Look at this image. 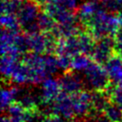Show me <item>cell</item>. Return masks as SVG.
Returning a JSON list of instances; mask_svg holds the SVG:
<instances>
[{"instance_id":"cell-10","label":"cell","mask_w":122,"mask_h":122,"mask_svg":"<svg viewBox=\"0 0 122 122\" xmlns=\"http://www.w3.org/2000/svg\"><path fill=\"white\" fill-rule=\"evenodd\" d=\"M29 75L30 68L22 61H19L10 77V82H13L17 85H24L26 83H29Z\"/></svg>"},{"instance_id":"cell-14","label":"cell","mask_w":122,"mask_h":122,"mask_svg":"<svg viewBox=\"0 0 122 122\" xmlns=\"http://www.w3.org/2000/svg\"><path fill=\"white\" fill-rule=\"evenodd\" d=\"M37 23L39 25L40 30L42 32H48L52 31V30L57 25L56 21L53 19L52 16H51L49 13H47L44 10H40L38 17H37Z\"/></svg>"},{"instance_id":"cell-7","label":"cell","mask_w":122,"mask_h":122,"mask_svg":"<svg viewBox=\"0 0 122 122\" xmlns=\"http://www.w3.org/2000/svg\"><path fill=\"white\" fill-rule=\"evenodd\" d=\"M112 83L115 85H122V57L114 52L111 58L104 65Z\"/></svg>"},{"instance_id":"cell-4","label":"cell","mask_w":122,"mask_h":122,"mask_svg":"<svg viewBox=\"0 0 122 122\" xmlns=\"http://www.w3.org/2000/svg\"><path fill=\"white\" fill-rule=\"evenodd\" d=\"M58 82L61 91L69 95H73L83 90V80L75 71H65L59 78Z\"/></svg>"},{"instance_id":"cell-19","label":"cell","mask_w":122,"mask_h":122,"mask_svg":"<svg viewBox=\"0 0 122 122\" xmlns=\"http://www.w3.org/2000/svg\"><path fill=\"white\" fill-rule=\"evenodd\" d=\"M1 25L3 29H7L13 31H20L21 29L20 23L15 14H2Z\"/></svg>"},{"instance_id":"cell-31","label":"cell","mask_w":122,"mask_h":122,"mask_svg":"<svg viewBox=\"0 0 122 122\" xmlns=\"http://www.w3.org/2000/svg\"><path fill=\"white\" fill-rule=\"evenodd\" d=\"M1 122H10V116L7 115H3L1 118Z\"/></svg>"},{"instance_id":"cell-33","label":"cell","mask_w":122,"mask_h":122,"mask_svg":"<svg viewBox=\"0 0 122 122\" xmlns=\"http://www.w3.org/2000/svg\"><path fill=\"white\" fill-rule=\"evenodd\" d=\"M116 53H118L119 55H121V57H122V51H119V52H116Z\"/></svg>"},{"instance_id":"cell-22","label":"cell","mask_w":122,"mask_h":122,"mask_svg":"<svg viewBox=\"0 0 122 122\" xmlns=\"http://www.w3.org/2000/svg\"><path fill=\"white\" fill-rule=\"evenodd\" d=\"M103 114L111 122H122V109L113 103H110Z\"/></svg>"},{"instance_id":"cell-11","label":"cell","mask_w":122,"mask_h":122,"mask_svg":"<svg viewBox=\"0 0 122 122\" xmlns=\"http://www.w3.org/2000/svg\"><path fill=\"white\" fill-rule=\"evenodd\" d=\"M20 60H15L8 54L2 55L1 59V73L3 76V81H10V77L13 73V71Z\"/></svg>"},{"instance_id":"cell-3","label":"cell","mask_w":122,"mask_h":122,"mask_svg":"<svg viewBox=\"0 0 122 122\" xmlns=\"http://www.w3.org/2000/svg\"><path fill=\"white\" fill-rule=\"evenodd\" d=\"M49 108L51 113H56L67 120H72L75 118L71 95L63 92H60L54 102L49 104Z\"/></svg>"},{"instance_id":"cell-27","label":"cell","mask_w":122,"mask_h":122,"mask_svg":"<svg viewBox=\"0 0 122 122\" xmlns=\"http://www.w3.org/2000/svg\"><path fill=\"white\" fill-rule=\"evenodd\" d=\"M58 5L61 7L71 10H77V5H76V0H54Z\"/></svg>"},{"instance_id":"cell-20","label":"cell","mask_w":122,"mask_h":122,"mask_svg":"<svg viewBox=\"0 0 122 122\" xmlns=\"http://www.w3.org/2000/svg\"><path fill=\"white\" fill-rule=\"evenodd\" d=\"M43 68L50 74H53L59 69L57 56L54 53H44L43 54Z\"/></svg>"},{"instance_id":"cell-23","label":"cell","mask_w":122,"mask_h":122,"mask_svg":"<svg viewBox=\"0 0 122 122\" xmlns=\"http://www.w3.org/2000/svg\"><path fill=\"white\" fill-rule=\"evenodd\" d=\"M65 46H66V53H68L71 57L81 53L77 35H72V36L66 38L65 39Z\"/></svg>"},{"instance_id":"cell-25","label":"cell","mask_w":122,"mask_h":122,"mask_svg":"<svg viewBox=\"0 0 122 122\" xmlns=\"http://www.w3.org/2000/svg\"><path fill=\"white\" fill-rule=\"evenodd\" d=\"M57 56V62H58V67L61 69L64 72L71 71V59L72 57L69 55L68 53H63Z\"/></svg>"},{"instance_id":"cell-18","label":"cell","mask_w":122,"mask_h":122,"mask_svg":"<svg viewBox=\"0 0 122 122\" xmlns=\"http://www.w3.org/2000/svg\"><path fill=\"white\" fill-rule=\"evenodd\" d=\"M92 58L86 54L79 53L75 56H72L71 59V70L75 71H85L90 64L92 63Z\"/></svg>"},{"instance_id":"cell-17","label":"cell","mask_w":122,"mask_h":122,"mask_svg":"<svg viewBox=\"0 0 122 122\" xmlns=\"http://www.w3.org/2000/svg\"><path fill=\"white\" fill-rule=\"evenodd\" d=\"M105 92L108 94L112 103L122 109V85H115L112 83Z\"/></svg>"},{"instance_id":"cell-24","label":"cell","mask_w":122,"mask_h":122,"mask_svg":"<svg viewBox=\"0 0 122 122\" xmlns=\"http://www.w3.org/2000/svg\"><path fill=\"white\" fill-rule=\"evenodd\" d=\"M14 100V96L13 93L10 89H3L1 92V109L2 111H6L8 109V107L13 102Z\"/></svg>"},{"instance_id":"cell-12","label":"cell","mask_w":122,"mask_h":122,"mask_svg":"<svg viewBox=\"0 0 122 122\" xmlns=\"http://www.w3.org/2000/svg\"><path fill=\"white\" fill-rule=\"evenodd\" d=\"M111 103L108 94L101 91H92V108L99 113H103Z\"/></svg>"},{"instance_id":"cell-34","label":"cell","mask_w":122,"mask_h":122,"mask_svg":"<svg viewBox=\"0 0 122 122\" xmlns=\"http://www.w3.org/2000/svg\"><path fill=\"white\" fill-rule=\"evenodd\" d=\"M68 122H70V120H69V121H68Z\"/></svg>"},{"instance_id":"cell-5","label":"cell","mask_w":122,"mask_h":122,"mask_svg":"<svg viewBox=\"0 0 122 122\" xmlns=\"http://www.w3.org/2000/svg\"><path fill=\"white\" fill-rule=\"evenodd\" d=\"M40 10L41 7L38 6L33 0H22L20 10L16 14L21 28L37 21Z\"/></svg>"},{"instance_id":"cell-26","label":"cell","mask_w":122,"mask_h":122,"mask_svg":"<svg viewBox=\"0 0 122 122\" xmlns=\"http://www.w3.org/2000/svg\"><path fill=\"white\" fill-rule=\"evenodd\" d=\"M7 112L9 113L10 116H14V117H20L24 114L25 112V109L20 105L19 102L17 101H13L6 110Z\"/></svg>"},{"instance_id":"cell-8","label":"cell","mask_w":122,"mask_h":122,"mask_svg":"<svg viewBox=\"0 0 122 122\" xmlns=\"http://www.w3.org/2000/svg\"><path fill=\"white\" fill-rule=\"evenodd\" d=\"M99 2L97 0H89L83 4L80 5V7L77 8L76 14L78 17V20L80 24L83 26L85 23H87L92 16L96 12V10L100 8L98 6Z\"/></svg>"},{"instance_id":"cell-32","label":"cell","mask_w":122,"mask_h":122,"mask_svg":"<svg viewBox=\"0 0 122 122\" xmlns=\"http://www.w3.org/2000/svg\"><path fill=\"white\" fill-rule=\"evenodd\" d=\"M118 16H119V20H120V26L122 27V11H118Z\"/></svg>"},{"instance_id":"cell-9","label":"cell","mask_w":122,"mask_h":122,"mask_svg":"<svg viewBox=\"0 0 122 122\" xmlns=\"http://www.w3.org/2000/svg\"><path fill=\"white\" fill-rule=\"evenodd\" d=\"M78 41L80 46V51L83 54H86L91 57L92 51L94 49V45L96 40L93 38V36L86 30H82L78 34Z\"/></svg>"},{"instance_id":"cell-2","label":"cell","mask_w":122,"mask_h":122,"mask_svg":"<svg viewBox=\"0 0 122 122\" xmlns=\"http://www.w3.org/2000/svg\"><path fill=\"white\" fill-rule=\"evenodd\" d=\"M115 52V39L113 35H106L95 42L91 58L95 63L104 66Z\"/></svg>"},{"instance_id":"cell-21","label":"cell","mask_w":122,"mask_h":122,"mask_svg":"<svg viewBox=\"0 0 122 122\" xmlns=\"http://www.w3.org/2000/svg\"><path fill=\"white\" fill-rule=\"evenodd\" d=\"M22 0H2L1 13L2 14H17L20 10Z\"/></svg>"},{"instance_id":"cell-1","label":"cell","mask_w":122,"mask_h":122,"mask_svg":"<svg viewBox=\"0 0 122 122\" xmlns=\"http://www.w3.org/2000/svg\"><path fill=\"white\" fill-rule=\"evenodd\" d=\"M86 82L89 84L91 91L105 92L112 84L111 78L104 66L92 61L90 66L84 71Z\"/></svg>"},{"instance_id":"cell-13","label":"cell","mask_w":122,"mask_h":122,"mask_svg":"<svg viewBox=\"0 0 122 122\" xmlns=\"http://www.w3.org/2000/svg\"><path fill=\"white\" fill-rule=\"evenodd\" d=\"M30 51L40 54L46 53L45 36L42 31L30 35Z\"/></svg>"},{"instance_id":"cell-6","label":"cell","mask_w":122,"mask_h":122,"mask_svg":"<svg viewBox=\"0 0 122 122\" xmlns=\"http://www.w3.org/2000/svg\"><path fill=\"white\" fill-rule=\"evenodd\" d=\"M61 88L58 82V79L53 78H47L42 83V90H41V104L42 105H49L51 104L56 100L58 95L61 92Z\"/></svg>"},{"instance_id":"cell-15","label":"cell","mask_w":122,"mask_h":122,"mask_svg":"<svg viewBox=\"0 0 122 122\" xmlns=\"http://www.w3.org/2000/svg\"><path fill=\"white\" fill-rule=\"evenodd\" d=\"M21 61L29 68H40L43 67V54L29 51L23 54Z\"/></svg>"},{"instance_id":"cell-29","label":"cell","mask_w":122,"mask_h":122,"mask_svg":"<svg viewBox=\"0 0 122 122\" xmlns=\"http://www.w3.org/2000/svg\"><path fill=\"white\" fill-rule=\"evenodd\" d=\"M92 122H111V121L102 113V114H100L99 116H97Z\"/></svg>"},{"instance_id":"cell-30","label":"cell","mask_w":122,"mask_h":122,"mask_svg":"<svg viewBox=\"0 0 122 122\" xmlns=\"http://www.w3.org/2000/svg\"><path fill=\"white\" fill-rule=\"evenodd\" d=\"M38 6H40L41 8L43 7V6H45L47 3H49L50 1H51V0H33Z\"/></svg>"},{"instance_id":"cell-28","label":"cell","mask_w":122,"mask_h":122,"mask_svg":"<svg viewBox=\"0 0 122 122\" xmlns=\"http://www.w3.org/2000/svg\"><path fill=\"white\" fill-rule=\"evenodd\" d=\"M40 122H63L61 119V116H59L56 113H49V114H45L42 118Z\"/></svg>"},{"instance_id":"cell-16","label":"cell","mask_w":122,"mask_h":122,"mask_svg":"<svg viewBox=\"0 0 122 122\" xmlns=\"http://www.w3.org/2000/svg\"><path fill=\"white\" fill-rule=\"evenodd\" d=\"M22 54L30 51V35L25 32H18L15 35L13 44H12Z\"/></svg>"}]
</instances>
